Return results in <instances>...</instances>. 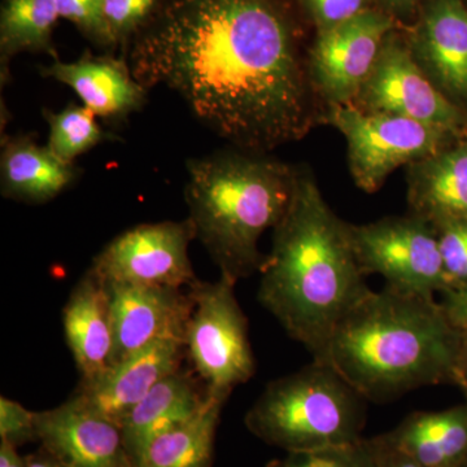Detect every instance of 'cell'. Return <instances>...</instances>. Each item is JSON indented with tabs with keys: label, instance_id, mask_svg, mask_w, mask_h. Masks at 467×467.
<instances>
[{
	"label": "cell",
	"instance_id": "cell-37",
	"mask_svg": "<svg viewBox=\"0 0 467 467\" xmlns=\"http://www.w3.org/2000/svg\"><path fill=\"white\" fill-rule=\"evenodd\" d=\"M460 467H467V460L465 461V462L462 463V465H461Z\"/></svg>",
	"mask_w": 467,
	"mask_h": 467
},
{
	"label": "cell",
	"instance_id": "cell-13",
	"mask_svg": "<svg viewBox=\"0 0 467 467\" xmlns=\"http://www.w3.org/2000/svg\"><path fill=\"white\" fill-rule=\"evenodd\" d=\"M186 343L162 339L119 362L99 376L81 380L70 398L98 416L121 426L150 389L182 368Z\"/></svg>",
	"mask_w": 467,
	"mask_h": 467
},
{
	"label": "cell",
	"instance_id": "cell-12",
	"mask_svg": "<svg viewBox=\"0 0 467 467\" xmlns=\"http://www.w3.org/2000/svg\"><path fill=\"white\" fill-rule=\"evenodd\" d=\"M106 285L113 327L110 365L124 361L158 340L178 339L186 343L187 325L193 309L189 288Z\"/></svg>",
	"mask_w": 467,
	"mask_h": 467
},
{
	"label": "cell",
	"instance_id": "cell-27",
	"mask_svg": "<svg viewBox=\"0 0 467 467\" xmlns=\"http://www.w3.org/2000/svg\"><path fill=\"white\" fill-rule=\"evenodd\" d=\"M438 234L450 290L467 285V223L448 221L432 226Z\"/></svg>",
	"mask_w": 467,
	"mask_h": 467
},
{
	"label": "cell",
	"instance_id": "cell-25",
	"mask_svg": "<svg viewBox=\"0 0 467 467\" xmlns=\"http://www.w3.org/2000/svg\"><path fill=\"white\" fill-rule=\"evenodd\" d=\"M267 467H377L368 439L343 447L285 453Z\"/></svg>",
	"mask_w": 467,
	"mask_h": 467
},
{
	"label": "cell",
	"instance_id": "cell-36",
	"mask_svg": "<svg viewBox=\"0 0 467 467\" xmlns=\"http://www.w3.org/2000/svg\"><path fill=\"white\" fill-rule=\"evenodd\" d=\"M389 3H393L396 5H410L413 0H389Z\"/></svg>",
	"mask_w": 467,
	"mask_h": 467
},
{
	"label": "cell",
	"instance_id": "cell-8",
	"mask_svg": "<svg viewBox=\"0 0 467 467\" xmlns=\"http://www.w3.org/2000/svg\"><path fill=\"white\" fill-rule=\"evenodd\" d=\"M349 235L365 276L382 275L386 287L418 296L435 297L450 290L438 234L422 218L410 213L349 223Z\"/></svg>",
	"mask_w": 467,
	"mask_h": 467
},
{
	"label": "cell",
	"instance_id": "cell-29",
	"mask_svg": "<svg viewBox=\"0 0 467 467\" xmlns=\"http://www.w3.org/2000/svg\"><path fill=\"white\" fill-rule=\"evenodd\" d=\"M0 441L21 447L36 439V411L27 410L20 402L0 398Z\"/></svg>",
	"mask_w": 467,
	"mask_h": 467
},
{
	"label": "cell",
	"instance_id": "cell-2",
	"mask_svg": "<svg viewBox=\"0 0 467 467\" xmlns=\"http://www.w3.org/2000/svg\"><path fill=\"white\" fill-rule=\"evenodd\" d=\"M273 233L259 301L313 359L337 326L370 292L350 242L349 223L328 207L308 169H297L290 207Z\"/></svg>",
	"mask_w": 467,
	"mask_h": 467
},
{
	"label": "cell",
	"instance_id": "cell-28",
	"mask_svg": "<svg viewBox=\"0 0 467 467\" xmlns=\"http://www.w3.org/2000/svg\"><path fill=\"white\" fill-rule=\"evenodd\" d=\"M58 16L67 18L100 46L110 45L104 23V0H57Z\"/></svg>",
	"mask_w": 467,
	"mask_h": 467
},
{
	"label": "cell",
	"instance_id": "cell-32",
	"mask_svg": "<svg viewBox=\"0 0 467 467\" xmlns=\"http://www.w3.org/2000/svg\"><path fill=\"white\" fill-rule=\"evenodd\" d=\"M442 310L454 327L467 330V285L442 292Z\"/></svg>",
	"mask_w": 467,
	"mask_h": 467
},
{
	"label": "cell",
	"instance_id": "cell-24",
	"mask_svg": "<svg viewBox=\"0 0 467 467\" xmlns=\"http://www.w3.org/2000/svg\"><path fill=\"white\" fill-rule=\"evenodd\" d=\"M50 128L47 147L67 164H75V160L104 140H113L97 122V116L85 106L69 104L60 112L43 110Z\"/></svg>",
	"mask_w": 467,
	"mask_h": 467
},
{
	"label": "cell",
	"instance_id": "cell-26",
	"mask_svg": "<svg viewBox=\"0 0 467 467\" xmlns=\"http://www.w3.org/2000/svg\"><path fill=\"white\" fill-rule=\"evenodd\" d=\"M158 3L159 0H104V23L110 45L140 33Z\"/></svg>",
	"mask_w": 467,
	"mask_h": 467
},
{
	"label": "cell",
	"instance_id": "cell-31",
	"mask_svg": "<svg viewBox=\"0 0 467 467\" xmlns=\"http://www.w3.org/2000/svg\"><path fill=\"white\" fill-rule=\"evenodd\" d=\"M368 444L377 467H426L386 441L383 435L368 439Z\"/></svg>",
	"mask_w": 467,
	"mask_h": 467
},
{
	"label": "cell",
	"instance_id": "cell-15",
	"mask_svg": "<svg viewBox=\"0 0 467 467\" xmlns=\"http://www.w3.org/2000/svg\"><path fill=\"white\" fill-rule=\"evenodd\" d=\"M41 73L69 86L86 109L97 117L121 119L146 103L147 88L121 58L95 57L86 52L75 63L55 60L41 67Z\"/></svg>",
	"mask_w": 467,
	"mask_h": 467
},
{
	"label": "cell",
	"instance_id": "cell-7",
	"mask_svg": "<svg viewBox=\"0 0 467 467\" xmlns=\"http://www.w3.org/2000/svg\"><path fill=\"white\" fill-rule=\"evenodd\" d=\"M326 121L346 138L353 182L368 193L377 192L396 169L465 137L408 117L367 112L353 104L328 107Z\"/></svg>",
	"mask_w": 467,
	"mask_h": 467
},
{
	"label": "cell",
	"instance_id": "cell-18",
	"mask_svg": "<svg viewBox=\"0 0 467 467\" xmlns=\"http://www.w3.org/2000/svg\"><path fill=\"white\" fill-rule=\"evenodd\" d=\"M407 181L411 214L432 226L467 223V135L408 165Z\"/></svg>",
	"mask_w": 467,
	"mask_h": 467
},
{
	"label": "cell",
	"instance_id": "cell-14",
	"mask_svg": "<svg viewBox=\"0 0 467 467\" xmlns=\"http://www.w3.org/2000/svg\"><path fill=\"white\" fill-rule=\"evenodd\" d=\"M42 450L67 467H133L121 427L72 398L36 413Z\"/></svg>",
	"mask_w": 467,
	"mask_h": 467
},
{
	"label": "cell",
	"instance_id": "cell-5",
	"mask_svg": "<svg viewBox=\"0 0 467 467\" xmlns=\"http://www.w3.org/2000/svg\"><path fill=\"white\" fill-rule=\"evenodd\" d=\"M367 402L333 367L313 359L267 384L244 423L285 453L327 450L364 439Z\"/></svg>",
	"mask_w": 467,
	"mask_h": 467
},
{
	"label": "cell",
	"instance_id": "cell-16",
	"mask_svg": "<svg viewBox=\"0 0 467 467\" xmlns=\"http://www.w3.org/2000/svg\"><path fill=\"white\" fill-rule=\"evenodd\" d=\"M411 52L450 99H467V8L460 0L430 5Z\"/></svg>",
	"mask_w": 467,
	"mask_h": 467
},
{
	"label": "cell",
	"instance_id": "cell-21",
	"mask_svg": "<svg viewBox=\"0 0 467 467\" xmlns=\"http://www.w3.org/2000/svg\"><path fill=\"white\" fill-rule=\"evenodd\" d=\"M386 441L426 467H460L467 460L466 404L439 411H414Z\"/></svg>",
	"mask_w": 467,
	"mask_h": 467
},
{
	"label": "cell",
	"instance_id": "cell-35",
	"mask_svg": "<svg viewBox=\"0 0 467 467\" xmlns=\"http://www.w3.org/2000/svg\"><path fill=\"white\" fill-rule=\"evenodd\" d=\"M26 467H67L45 450L26 457Z\"/></svg>",
	"mask_w": 467,
	"mask_h": 467
},
{
	"label": "cell",
	"instance_id": "cell-33",
	"mask_svg": "<svg viewBox=\"0 0 467 467\" xmlns=\"http://www.w3.org/2000/svg\"><path fill=\"white\" fill-rule=\"evenodd\" d=\"M0 467H26V457L20 456L14 445L0 441Z\"/></svg>",
	"mask_w": 467,
	"mask_h": 467
},
{
	"label": "cell",
	"instance_id": "cell-10",
	"mask_svg": "<svg viewBox=\"0 0 467 467\" xmlns=\"http://www.w3.org/2000/svg\"><path fill=\"white\" fill-rule=\"evenodd\" d=\"M350 104L367 112L408 117L456 134H467L465 110L430 79L413 52L391 38V34L384 42L376 66Z\"/></svg>",
	"mask_w": 467,
	"mask_h": 467
},
{
	"label": "cell",
	"instance_id": "cell-34",
	"mask_svg": "<svg viewBox=\"0 0 467 467\" xmlns=\"http://www.w3.org/2000/svg\"><path fill=\"white\" fill-rule=\"evenodd\" d=\"M457 386L467 391V330L461 331L459 365H457Z\"/></svg>",
	"mask_w": 467,
	"mask_h": 467
},
{
	"label": "cell",
	"instance_id": "cell-17",
	"mask_svg": "<svg viewBox=\"0 0 467 467\" xmlns=\"http://www.w3.org/2000/svg\"><path fill=\"white\" fill-rule=\"evenodd\" d=\"M211 399L201 378L189 368H181L160 380L119 426L133 467L153 439L189 422Z\"/></svg>",
	"mask_w": 467,
	"mask_h": 467
},
{
	"label": "cell",
	"instance_id": "cell-11",
	"mask_svg": "<svg viewBox=\"0 0 467 467\" xmlns=\"http://www.w3.org/2000/svg\"><path fill=\"white\" fill-rule=\"evenodd\" d=\"M393 27L382 12L365 9L339 26L319 32L308 61L316 94L328 107L353 103Z\"/></svg>",
	"mask_w": 467,
	"mask_h": 467
},
{
	"label": "cell",
	"instance_id": "cell-1",
	"mask_svg": "<svg viewBox=\"0 0 467 467\" xmlns=\"http://www.w3.org/2000/svg\"><path fill=\"white\" fill-rule=\"evenodd\" d=\"M138 34L130 66L164 85L212 130L264 152L306 137L315 88L275 0H174Z\"/></svg>",
	"mask_w": 467,
	"mask_h": 467
},
{
	"label": "cell",
	"instance_id": "cell-22",
	"mask_svg": "<svg viewBox=\"0 0 467 467\" xmlns=\"http://www.w3.org/2000/svg\"><path fill=\"white\" fill-rule=\"evenodd\" d=\"M225 402L212 398L198 416L153 439L134 467H212L217 426Z\"/></svg>",
	"mask_w": 467,
	"mask_h": 467
},
{
	"label": "cell",
	"instance_id": "cell-38",
	"mask_svg": "<svg viewBox=\"0 0 467 467\" xmlns=\"http://www.w3.org/2000/svg\"><path fill=\"white\" fill-rule=\"evenodd\" d=\"M463 392H465V395H466V399H467V391H463Z\"/></svg>",
	"mask_w": 467,
	"mask_h": 467
},
{
	"label": "cell",
	"instance_id": "cell-23",
	"mask_svg": "<svg viewBox=\"0 0 467 467\" xmlns=\"http://www.w3.org/2000/svg\"><path fill=\"white\" fill-rule=\"evenodd\" d=\"M58 17L57 0H5L0 15L3 77L20 52H45L57 58L52 32Z\"/></svg>",
	"mask_w": 467,
	"mask_h": 467
},
{
	"label": "cell",
	"instance_id": "cell-19",
	"mask_svg": "<svg viewBox=\"0 0 467 467\" xmlns=\"http://www.w3.org/2000/svg\"><path fill=\"white\" fill-rule=\"evenodd\" d=\"M63 325L81 380L92 379L109 368L113 327L109 290L91 269L70 292L63 309Z\"/></svg>",
	"mask_w": 467,
	"mask_h": 467
},
{
	"label": "cell",
	"instance_id": "cell-4",
	"mask_svg": "<svg viewBox=\"0 0 467 467\" xmlns=\"http://www.w3.org/2000/svg\"><path fill=\"white\" fill-rule=\"evenodd\" d=\"M184 199L196 239L221 275L236 282L260 273L259 241L290 207L297 168L259 153L225 152L190 160Z\"/></svg>",
	"mask_w": 467,
	"mask_h": 467
},
{
	"label": "cell",
	"instance_id": "cell-3",
	"mask_svg": "<svg viewBox=\"0 0 467 467\" xmlns=\"http://www.w3.org/2000/svg\"><path fill=\"white\" fill-rule=\"evenodd\" d=\"M461 330L435 297L370 291L335 328L316 361L365 399L389 402L414 389L456 384Z\"/></svg>",
	"mask_w": 467,
	"mask_h": 467
},
{
	"label": "cell",
	"instance_id": "cell-6",
	"mask_svg": "<svg viewBox=\"0 0 467 467\" xmlns=\"http://www.w3.org/2000/svg\"><path fill=\"white\" fill-rule=\"evenodd\" d=\"M236 282L199 279L189 287L193 300L187 325L186 353L212 398L226 401L234 389L256 373L248 319L235 295Z\"/></svg>",
	"mask_w": 467,
	"mask_h": 467
},
{
	"label": "cell",
	"instance_id": "cell-9",
	"mask_svg": "<svg viewBox=\"0 0 467 467\" xmlns=\"http://www.w3.org/2000/svg\"><path fill=\"white\" fill-rule=\"evenodd\" d=\"M192 220L143 223L122 233L92 261L106 284L189 288L199 281L189 257Z\"/></svg>",
	"mask_w": 467,
	"mask_h": 467
},
{
	"label": "cell",
	"instance_id": "cell-20",
	"mask_svg": "<svg viewBox=\"0 0 467 467\" xmlns=\"http://www.w3.org/2000/svg\"><path fill=\"white\" fill-rule=\"evenodd\" d=\"M78 173L75 164H67L32 137L3 140L0 189L5 198L33 204L46 202L75 182Z\"/></svg>",
	"mask_w": 467,
	"mask_h": 467
},
{
	"label": "cell",
	"instance_id": "cell-30",
	"mask_svg": "<svg viewBox=\"0 0 467 467\" xmlns=\"http://www.w3.org/2000/svg\"><path fill=\"white\" fill-rule=\"evenodd\" d=\"M319 32L330 29L365 11V0H304Z\"/></svg>",
	"mask_w": 467,
	"mask_h": 467
}]
</instances>
